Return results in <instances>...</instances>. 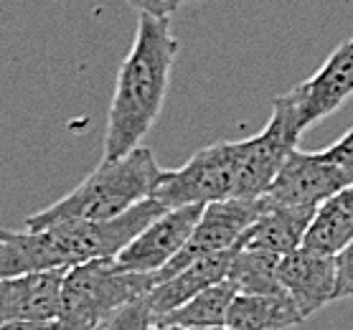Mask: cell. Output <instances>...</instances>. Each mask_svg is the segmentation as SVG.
Listing matches in <instances>:
<instances>
[{
    "label": "cell",
    "mask_w": 353,
    "mask_h": 330,
    "mask_svg": "<svg viewBox=\"0 0 353 330\" xmlns=\"http://www.w3.org/2000/svg\"><path fill=\"white\" fill-rule=\"evenodd\" d=\"M188 3H199V0H188Z\"/></svg>",
    "instance_id": "obj_24"
},
{
    "label": "cell",
    "mask_w": 353,
    "mask_h": 330,
    "mask_svg": "<svg viewBox=\"0 0 353 330\" xmlns=\"http://www.w3.org/2000/svg\"><path fill=\"white\" fill-rule=\"evenodd\" d=\"M336 300L338 298H353V242L343 251L336 254Z\"/></svg>",
    "instance_id": "obj_19"
},
{
    "label": "cell",
    "mask_w": 353,
    "mask_h": 330,
    "mask_svg": "<svg viewBox=\"0 0 353 330\" xmlns=\"http://www.w3.org/2000/svg\"><path fill=\"white\" fill-rule=\"evenodd\" d=\"M353 242V183L343 191L330 196L315 211L313 221L307 226L303 247L321 254L336 257Z\"/></svg>",
    "instance_id": "obj_14"
},
{
    "label": "cell",
    "mask_w": 353,
    "mask_h": 330,
    "mask_svg": "<svg viewBox=\"0 0 353 330\" xmlns=\"http://www.w3.org/2000/svg\"><path fill=\"white\" fill-rule=\"evenodd\" d=\"M236 298V287L232 282L224 280L203 290L201 295L191 298L181 307L170 313L153 318V325H178V328H221L226 325L229 307Z\"/></svg>",
    "instance_id": "obj_16"
},
{
    "label": "cell",
    "mask_w": 353,
    "mask_h": 330,
    "mask_svg": "<svg viewBox=\"0 0 353 330\" xmlns=\"http://www.w3.org/2000/svg\"><path fill=\"white\" fill-rule=\"evenodd\" d=\"M353 94V41L341 43L310 79L280 94L274 105L282 107L295 130L303 135L315 122L328 117Z\"/></svg>",
    "instance_id": "obj_6"
},
{
    "label": "cell",
    "mask_w": 353,
    "mask_h": 330,
    "mask_svg": "<svg viewBox=\"0 0 353 330\" xmlns=\"http://www.w3.org/2000/svg\"><path fill=\"white\" fill-rule=\"evenodd\" d=\"M64 277L66 269H48L0 280V325L57 320Z\"/></svg>",
    "instance_id": "obj_11"
},
{
    "label": "cell",
    "mask_w": 353,
    "mask_h": 330,
    "mask_svg": "<svg viewBox=\"0 0 353 330\" xmlns=\"http://www.w3.org/2000/svg\"><path fill=\"white\" fill-rule=\"evenodd\" d=\"M0 330H57V322H6Z\"/></svg>",
    "instance_id": "obj_22"
},
{
    "label": "cell",
    "mask_w": 353,
    "mask_h": 330,
    "mask_svg": "<svg viewBox=\"0 0 353 330\" xmlns=\"http://www.w3.org/2000/svg\"><path fill=\"white\" fill-rule=\"evenodd\" d=\"M153 328V310L148 302V295L140 300H132L120 310H114L107 320L97 325V330H150Z\"/></svg>",
    "instance_id": "obj_18"
},
{
    "label": "cell",
    "mask_w": 353,
    "mask_h": 330,
    "mask_svg": "<svg viewBox=\"0 0 353 330\" xmlns=\"http://www.w3.org/2000/svg\"><path fill=\"white\" fill-rule=\"evenodd\" d=\"M305 318L288 292L282 295H239L229 307L226 325L234 330H285Z\"/></svg>",
    "instance_id": "obj_15"
},
{
    "label": "cell",
    "mask_w": 353,
    "mask_h": 330,
    "mask_svg": "<svg viewBox=\"0 0 353 330\" xmlns=\"http://www.w3.org/2000/svg\"><path fill=\"white\" fill-rule=\"evenodd\" d=\"M203 206H181V209L163 211L150 221L125 249L114 257V265L122 272L155 274L170 265L173 257L183 249L199 224Z\"/></svg>",
    "instance_id": "obj_9"
},
{
    "label": "cell",
    "mask_w": 353,
    "mask_h": 330,
    "mask_svg": "<svg viewBox=\"0 0 353 330\" xmlns=\"http://www.w3.org/2000/svg\"><path fill=\"white\" fill-rule=\"evenodd\" d=\"M323 158L330 163H336L341 168H348L353 170V127L341 135V140H336L333 145H328L325 150H321Z\"/></svg>",
    "instance_id": "obj_20"
},
{
    "label": "cell",
    "mask_w": 353,
    "mask_h": 330,
    "mask_svg": "<svg viewBox=\"0 0 353 330\" xmlns=\"http://www.w3.org/2000/svg\"><path fill=\"white\" fill-rule=\"evenodd\" d=\"M153 198L163 209L209 206L239 198V140L214 143L178 170H165Z\"/></svg>",
    "instance_id": "obj_5"
},
{
    "label": "cell",
    "mask_w": 353,
    "mask_h": 330,
    "mask_svg": "<svg viewBox=\"0 0 353 330\" xmlns=\"http://www.w3.org/2000/svg\"><path fill=\"white\" fill-rule=\"evenodd\" d=\"M165 170L155 163L148 147H135L130 155L117 161H102L81 181L72 194L59 198L46 209L36 211L23 221V229L39 231L61 221H110L137 203L153 198L155 188Z\"/></svg>",
    "instance_id": "obj_3"
},
{
    "label": "cell",
    "mask_w": 353,
    "mask_h": 330,
    "mask_svg": "<svg viewBox=\"0 0 353 330\" xmlns=\"http://www.w3.org/2000/svg\"><path fill=\"white\" fill-rule=\"evenodd\" d=\"M150 330H234L229 325H221V328H178V325H153Z\"/></svg>",
    "instance_id": "obj_23"
},
{
    "label": "cell",
    "mask_w": 353,
    "mask_h": 330,
    "mask_svg": "<svg viewBox=\"0 0 353 330\" xmlns=\"http://www.w3.org/2000/svg\"><path fill=\"white\" fill-rule=\"evenodd\" d=\"M128 3L137 10V13H140V16L170 18L183 0H128Z\"/></svg>",
    "instance_id": "obj_21"
},
{
    "label": "cell",
    "mask_w": 353,
    "mask_h": 330,
    "mask_svg": "<svg viewBox=\"0 0 353 330\" xmlns=\"http://www.w3.org/2000/svg\"><path fill=\"white\" fill-rule=\"evenodd\" d=\"M155 274L117 269L114 259H94L66 269L57 330H97L114 310L150 295Z\"/></svg>",
    "instance_id": "obj_4"
},
{
    "label": "cell",
    "mask_w": 353,
    "mask_h": 330,
    "mask_svg": "<svg viewBox=\"0 0 353 330\" xmlns=\"http://www.w3.org/2000/svg\"><path fill=\"white\" fill-rule=\"evenodd\" d=\"M313 216L315 211L277 206V203H270L265 198V211L249 226V231L244 234V242L265 251H272L277 257H288L290 251L303 247V239H305V231Z\"/></svg>",
    "instance_id": "obj_13"
},
{
    "label": "cell",
    "mask_w": 353,
    "mask_h": 330,
    "mask_svg": "<svg viewBox=\"0 0 353 330\" xmlns=\"http://www.w3.org/2000/svg\"><path fill=\"white\" fill-rule=\"evenodd\" d=\"M239 244L226 251H219V254H209V257L193 262V265H188L178 274L168 277V280L158 282L150 290V295H148L153 318H161V315L170 313V310L183 305V302H188L191 298L201 295L203 290H209V287H214L219 282L229 280V272H232L234 257L239 251Z\"/></svg>",
    "instance_id": "obj_12"
},
{
    "label": "cell",
    "mask_w": 353,
    "mask_h": 330,
    "mask_svg": "<svg viewBox=\"0 0 353 330\" xmlns=\"http://www.w3.org/2000/svg\"><path fill=\"white\" fill-rule=\"evenodd\" d=\"M163 211L168 209L148 198L110 221H61L39 231L0 229V280L114 259Z\"/></svg>",
    "instance_id": "obj_1"
},
{
    "label": "cell",
    "mask_w": 353,
    "mask_h": 330,
    "mask_svg": "<svg viewBox=\"0 0 353 330\" xmlns=\"http://www.w3.org/2000/svg\"><path fill=\"white\" fill-rule=\"evenodd\" d=\"M282 257L265 251L259 247L244 242L241 236L239 251L234 257L229 282H232L239 295H282V285L277 280V267Z\"/></svg>",
    "instance_id": "obj_17"
},
{
    "label": "cell",
    "mask_w": 353,
    "mask_h": 330,
    "mask_svg": "<svg viewBox=\"0 0 353 330\" xmlns=\"http://www.w3.org/2000/svg\"><path fill=\"white\" fill-rule=\"evenodd\" d=\"M351 183L353 170L325 161L323 153H305L297 147L285 161L265 198L277 206L318 211L323 201H328L330 196Z\"/></svg>",
    "instance_id": "obj_8"
},
{
    "label": "cell",
    "mask_w": 353,
    "mask_h": 330,
    "mask_svg": "<svg viewBox=\"0 0 353 330\" xmlns=\"http://www.w3.org/2000/svg\"><path fill=\"white\" fill-rule=\"evenodd\" d=\"M262 211H265V198H254V201H249V198H229V201H216L203 206L191 239L173 257L170 265L163 267L161 272H155V285L178 274L181 269L193 265V262L209 257V254H219V251L236 247L241 242V236L249 231V226L259 218Z\"/></svg>",
    "instance_id": "obj_7"
},
{
    "label": "cell",
    "mask_w": 353,
    "mask_h": 330,
    "mask_svg": "<svg viewBox=\"0 0 353 330\" xmlns=\"http://www.w3.org/2000/svg\"><path fill=\"white\" fill-rule=\"evenodd\" d=\"M277 280L297 305L303 318H310L321 307L336 300V257L321 254L307 247H297L282 257L277 267Z\"/></svg>",
    "instance_id": "obj_10"
},
{
    "label": "cell",
    "mask_w": 353,
    "mask_h": 330,
    "mask_svg": "<svg viewBox=\"0 0 353 330\" xmlns=\"http://www.w3.org/2000/svg\"><path fill=\"white\" fill-rule=\"evenodd\" d=\"M351 41H353V39H351Z\"/></svg>",
    "instance_id": "obj_25"
},
{
    "label": "cell",
    "mask_w": 353,
    "mask_h": 330,
    "mask_svg": "<svg viewBox=\"0 0 353 330\" xmlns=\"http://www.w3.org/2000/svg\"><path fill=\"white\" fill-rule=\"evenodd\" d=\"M176 56L178 39L170 33V18L140 16L110 102L102 161H117L140 147L163 110Z\"/></svg>",
    "instance_id": "obj_2"
}]
</instances>
